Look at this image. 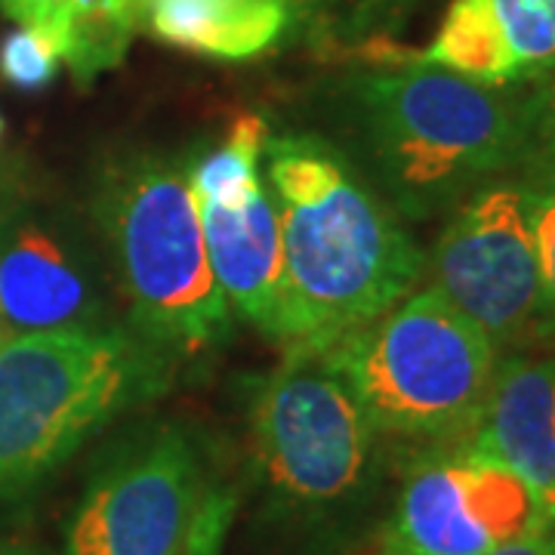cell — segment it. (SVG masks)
<instances>
[{
	"label": "cell",
	"instance_id": "obj_1",
	"mask_svg": "<svg viewBox=\"0 0 555 555\" xmlns=\"http://www.w3.org/2000/svg\"><path fill=\"white\" fill-rule=\"evenodd\" d=\"M262 177L284 250L281 352H315L416 291L426 254L337 142L269 133Z\"/></svg>",
	"mask_w": 555,
	"mask_h": 555
},
{
	"label": "cell",
	"instance_id": "obj_2",
	"mask_svg": "<svg viewBox=\"0 0 555 555\" xmlns=\"http://www.w3.org/2000/svg\"><path fill=\"white\" fill-rule=\"evenodd\" d=\"M257 528L291 555H346L377 528L389 441L315 356L284 352L244 383Z\"/></svg>",
	"mask_w": 555,
	"mask_h": 555
},
{
	"label": "cell",
	"instance_id": "obj_3",
	"mask_svg": "<svg viewBox=\"0 0 555 555\" xmlns=\"http://www.w3.org/2000/svg\"><path fill=\"white\" fill-rule=\"evenodd\" d=\"M525 96L423 60L364 72L339 90V149L404 222H429L521 170Z\"/></svg>",
	"mask_w": 555,
	"mask_h": 555
},
{
	"label": "cell",
	"instance_id": "obj_4",
	"mask_svg": "<svg viewBox=\"0 0 555 555\" xmlns=\"http://www.w3.org/2000/svg\"><path fill=\"white\" fill-rule=\"evenodd\" d=\"M87 219L139 339L179 371L235 334V312L210 269L198 204L182 160L130 149L102 160Z\"/></svg>",
	"mask_w": 555,
	"mask_h": 555
},
{
	"label": "cell",
	"instance_id": "obj_5",
	"mask_svg": "<svg viewBox=\"0 0 555 555\" xmlns=\"http://www.w3.org/2000/svg\"><path fill=\"white\" fill-rule=\"evenodd\" d=\"M177 367L130 324L0 339V513L38 494L130 408L160 398Z\"/></svg>",
	"mask_w": 555,
	"mask_h": 555
},
{
	"label": "cell",
	"instance_id": "obj_6",
	"mask_svg": "<svg viewBox=\"0 0 555 555\" xmlns=\"http://www.w3.org/2000/svg\"><path fill=\"white\" fill-rule=\"evenodd\" d=\"M315 356L349 386L379 436L414 448L469 436L503 358L436 287L411 291Z\"/></svg>",
	"mask_w": 555,
	"mask_h": 555
},
{
	"label": "cell",
	"instance_id": "obj_7",
	"mask_svg": "<svg viewBox=\"0 0 555 555\" xmlns=\"http://www.w3.org/2000/svg\"><path fill=\"white\" fill-rule=\"evenodd\" d=\"M204 466V441L179 420L127 429L83 481L62 555H185Z\"/></svg>",
	"mask_w": 555,
	"mask_h": 555
},
{
	"label": "cell",
	"instance_id": "obj_8",
	"mask_svg": "<svg viewBox=\"0 0 555 555\" xmlns=\"http://www.w3.org/2000/svg\"><path fill=\"white\" fill-rule=\"evenodd\" d=\"M423 278L476 321L500 356L534 346L540 259L528 179L496 177L456 204L426 254Z\"/></svg>",
	"mask_w": 555,
	"mask_h": 555
},
{
	"label": "cell",
	"instance_id": "obj_9",
	"mask_svg": "<svg viewBox=\"0 0 555 555\" xmlns=\"http://www.w3.org/2000/svg\"><path fill=\"white\" fill-rule=\"evenodd\" d=\"M553 531L528 481L466 441L416 448L374 528L379 555H488Z\"/></svg>",
	"mask_w": 555,
	"mask_h": 555
},
{
	"label": "cell",
	"instance_id": "obj_10",
	"mask_svg": "<svg viewBox=\"0 0 555 555\" xmlns=\"http://www.w3.org/2000/svg\"><path fill=\"white\" fill-rule=\"evenodd\" d=\"M90 219L35 195L0 198V339L127 324Z\"/></svg>",
	"mask_w": 555,
	"mask_h": 555
},
{
	"label": "cell",
	"instance_id": "obj_11",
	"mask_svg": "<svg viewBox=\"0 0 555 555\" xmlns=\"http://www.w3.org/2000/svg\"><path fill=\"white\" fill-rule=\"evenodd\" d=\"M416 60L491 87H537L555 72V0H451Z\"/></svg>",
	"mask_w": 555,
	"mask_h": 555
},
{
	"label": "cell",
	"instance_id": "obj_12",
	"mask_svg": "<svg viewBox=\"0 0 555 555\" xmlns=\"http://www.w3.org/2000/svg\"><path fill=\"white\" fill-rule=\"evenodd\" d=\"M463 441L525 478L555 531V352L500 358L476 426Z\"/></svg>",
	"mask_w": 555,
	"mask_h": 555
},
{
	"label": "cell",
	"instance_id": "obj_13",
	"mask_svg": "<svg viewBox=\"0 0 555 555\" xmlns=\"http://www.w3.org/2000/svg\"><path fill=\"white\" fill-rule=\"evenodd\" d=\"M198 217L210 269L225 302L235 318L254 324L262 337L275 339L284 250L269 185L235 207L198 204Z\"/></svg>",
	"mask_w": 555,
	"mask_h": 555
},
{
	"label": "cell",
	"instance_id": "obj_14",
	"mask_svg": "<svg viewBox=\"0 0 555 555\" xmlns=\"http://www.w3.org/2000/svg\"><path fill=\"white\" fill-rule=\"evenodd\" d=\"M149 0H0L7 20L53 43L80 87L118 68L145 25Z\"/></svg>",
	"mask_w": 555,
	"mask_h": 555
},
{
	"label": "cell",
	"instance_id": "obj_15",
	"mask_svg": "<svg viewBox=\"0 0 555 555\" xmlns=\"http://www.w3.org/2000/svg\"><path fill=\"white\" fill-rule=\"evenodd\" d=\"M145 22L164 43L229 62L254 60L294 28L284 0H149Z\"/></svg>",
	"mask_w": 555,
	"mask_h": 555
},
{
	"label": "cell",
	"instance_id": "obj_16",
	"mask_svg": "<svg viewBox=\"0 0 555 555\" xmlns=\"http://www.w3.org/2000/svg\"><path fill=\"white\" fill-rule=\"evenodd\" d=\"M531 189L537 259H540V312L534 343H555V170L521 173Z\"/></svg>",
	"mask_w": 555,
	"mask_h": 555
},
{
	"label": "cell",
	"instance_id": "obj_17",
	"mask_svg": "<svg viewBox=\"0 0 555 555\" xmlns=\"http://www.w3.org/2000/svg\"><path fill=\"white\" fill-rule=\"evenodd\" d=\"M60 53L31 28H16L0 43V78L20 90H43L60 75Z\"/></svg>",
	"mask_w": 555,
	"mask_h": 555
},
{
	"label": "cell",
	"instance_id": "obj_18",
	"mask_svg": "<svg viewBox=\"0 0 555 555\" xmlns=\"http://www.w3.org/2000/svg\"><path fill=\"white\" fill-rule=\"evenodd\" d=\"M555 170V72L525 96V160L518 173Z\"/></svg>",
	"mask_w": 555,
	"mask_h": 555
},
{
	"label": "cell",
	"instance_id": "obj_19",
	"mask_svg": "<svg viewBox=\"0 0 555 555\" xmlns=\"http://www.w3.org/2000/svg\"><path fill=\"white\" fill-rule=\"evenodd\" d=\"M339 35L346 40H374L401 25L416 0H339Z\"/></svg>",
	"mask_w": 555,
	"mask_h": 555
},
{
	"label": "cell",
	"instance_id": "obj_20",
	"mask_svg": "<svg viewBox=\"0 0 555 555\" xmlns=\"http://www.w3.org/2000/svg\"><path fill=\"white\" fill-rule=\"evenodd\" d=\"M488 555H555V531H540V534L518 537L506 546H496Z\"/></svg>",
	"mask_w": 555,
	"mask_h": 555
},
{
	"label": "cell",
	"instance_id": "obj_21",
	"mask_svg": "<svg viewBox=\"0 0 555 555\" xmlns=\"http://www.w3.org/2000/svg\"><path fill=\"white\" fill-rule=\"evenodd\" d=\"M284 3L291 10L294 28H299V25H312V22L331 16L339 0H284Z\"/></svg>",
	"mask_w": 555,
	"mask_h": 555
},
{
	"label": "cell",
	"instance_id": "obj_22",
	"mask_svg": "<svg viewBox=\"0 0 555 555\" xmlns=\"http://www.w3.org/2000/svg\"><path fill=\"white\" fill-rule=\"evenodd\" d=\"M0 555H38L25 543H0Z\"/></svg>",
	"mask_w": 555,
	"mask_h": 555
},
{
	"label": "cell",
	"instance_id": "obj_23",
	"mask_svg": "<svg viewBox=\"0 0 555 555\" xmlns=\"http://www.w3.org/2000/svg\"><path fill=\"white\" fill-rule=\"evenodd\" d=\"M0 137H3V115H0Z\"/></svg>",
	"mask_w": 555,
	"mask_h": 555
}]
</instances>
